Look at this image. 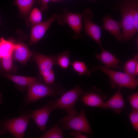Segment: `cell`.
Segmentation results:
<instances>
[{
    "label": "cell",
    "instance_id": "obj_9",
    "mask_svg": "<svg viewBox=\"0 0 138 138\" xmlns=\"http://www.w3.org/2000/svg\"><path fill=\"white\" fill-rule=\"evenodd\" d=\"M54 110L51 100L43 107L32 111L30 115V117L40 129L44 132L49 116Z\"/></svg>",
    "mask_w": 138,
    "mask_h": 138
},
{
    "label": "cell",
    "instance_id": "obj_12",
    "mask_svg": "<svg viewBox=\"0 0 138 138\" xmlns=\"http://www.w3.org/2000/svg\"><path fill=\"white\" fill-rule=\"evenodd\" d=\"M103 24L101 28L112 34L118 41L122 40V33L121 31V22L113 19L110 15L106 14L102 19Z\"/></svg>",
    "mask_w": 138,
    "mask_h": 138
},
{
    "label": "cell",
    "instance_id": "obj_19",
    "mask_svg": "<svg viewBox=\"0 0 138 138\" xmlns=\"http://www.w3.org/2000/svg\"><path fill=\"white\" fill-rule=\"evenodd\" d=\"M40 1V0H15V3L18 6L20 13L25 15L30 12L35 2Z\"/></svg>",
    "mask_w": 138,
    "mask_h": 138
},
{
    "label": "cell",
    "instance_id": "obj_16",
    "mask_svg": "<svg viewBox=\"0 0 138 138\" xmlns=\"http://www.w3.org/2000/svg\"><path fill=\"white\" fill-rule=\"evenodd\" d=\"M100 54H97L96 57L101 61L107 67L115 69L117 68L119 63V61L114 55L102 47Z\"/></svg>",
    "mask_w": 138,
    "mask_h": 138
},
{
    "label": "cell",
    "instance_id": "obj_26",
    "mask_svg": "<svg viewBox=\"0 0 138 138\" xmlns=\"http://www.w3.org/2000/svg\"><path fill=\"white\" fill-rule=\"evenodd\" d=\"M132 15L134 32L135 34L138 30V5L137 1H133Z\"/></svg>",
    "mask_w": 138,
    "mask_h": 138
},
{
    "label": "cell",
    "instance_id": "obj_11",
    "mask_svg": "<svg viewBox=\"0 0 138 138\" xmlns=\"http://www.w3.org/2000/svg\"><path fill=\"white\" fill-rule=\"evenodd\" d=\"M117 92L106 102H104L102 108L113 110L117 114H120L125 108V102L122 93V88L119 87Z\"/></svg>",
    "mask_w": 138,
    "mask_h": 138
},
{
    "label": "cell",
    "instance_id": "obj_8",
    "mask_svg": "<svg viewBox=\"0 0 138 138\" xmlns=\"http://www.w3.org/2000/svg\"><path fill=\"white\" fill-rule=\"evenodd\" d=\"M82 14V20L86 34L94 40L101 48L102 47L101 43V28L91 20L93 17L91 10L89 9H86L83 12Z\"/></svg>",
    "mask_w": 138,
    "mask_h": 138
},
{
    "label": "cell",
    "instance_id": "obj_36",
    "mask_svg": "<svg viewBox=\"0 0 138 138\" xmlns=\"http://www.w3.org/2000/svg\"></svg>",
    "mask_w": 138,
    "mask_h": 138
},
{
    "label": "cell",
    "instance_id": "obj_23",
    "mask_svg": "<svg viewBox=\"0 0 138 138\" xmlns=\"http://www.w3.org/2000/svg\"><path fill=\"white\" fill-rule=\"evenodd\" d=\"M73 69L78 72L79 75H90L91 72L84 62L75 61L72 64Z\"/></svg>",
    "mask_w": 138,
    "mask_h": 138
},
{
    "label": "cell",
    "instance_id": "obj_32",
    "mask_svg": "<svg viewBox=\"0 0 138 138\" xmlns=\"http://www.w3.org/2000/svg\"><path fill=\"white\" fill-rule=\"evenodd\" d=\"M5 133L3 129L0 127V134L1 135H3Z\"/></svg>",
    "mask_w": 138,
    "mask_h": 138
},
{
    "label": "cell",
    "instance_id": "obj_15",
    "mask_svg": "<svg viewBox=\"0 0 138 138\" xmlns=\"http://www.w3.org/2000/svg\"><path fill=\"white\" fill-rule=\"evenodd\" d=\"M34 58L40 73L52 70L53 65L56 64V56L49 57L38 53Z\"/></svg>",
    "mask_w": 138,
    "mask_h": 138
},
{
    "label": "cell",
    "instance_id": "obj_18",
    "mask_svg": "<svg viewBox=\"0 0 138 138\" xmlns=\"http://www.w3.org/2000/svg\"><path fill=\"white\" fill-rule=\"evenodd\" d=\"M15 45L11 41L1 38L0 39V59L12 54Z\"/></svg>",
    "mask_w": 138,
    "mask_h": 138
},
{
    "label": "cell",
    "instance_id": "obj_20",
    "mask_svg": "<svg viewBox=\"0 0 138 138\" xmlns=\"http://www.w3.org/2000/svg\"><path fill=\"white\" fill-rule=\"evenodd\" d=\"M60 123H56L52 128L39 137L41 138H63L62 131L60 126Z\"/></svg>",
    "mask_w": 138,
    "mask_h": 138
},
{
    "label": "cell",
    "instance_id": "obj_28",
    "mask_svg": "<svg viewBox=\"0 0 138 138\" xmlns=\"http://www.w3.org/2000/svg\"><path fill=\"white\" fill-rule=\"evenodd\" d=\"M133 110H138V93L136 92L128 97Z\"/></svg>",
    "mask_w": 138,
    "mask_h": 138
},
{
    "label": "cell",
    "instance_id": "obj_13",
    "mask_svg": "<svg viewBox=\"0 0 138 138\" xmlns=\"http://www.w3.org/2000/svg\"><path fill=\"white\" fill-rule=\"evenodd\" d=\"M92 89L93 90L92 91L83 93L81 96V101L89 106L102 108L104 102L99 93L100 91L97 92L98 89L97 88L96 91H95V88Z\"/></svg>",
    "mask_w": 138,
    "mask_h": 138
},
{
    "label": "cell",
    "instance_id": "obj_22",
    "mask_svg": "<svg viewBox=\"0 0 138 138\" xmlns=\"http://www.w3.org/2000/svg\"><path fill=\"white\" fill-rule=\"evenodd\" d=\"M71 52L67 50L57 56H56V64L61 67L66 69L71 64L69 60Z\"/></svg>",
    "mask_w": 138,
    "mask_h": 138
},
{
    "label": "cell",
    "instance_id": "obj_21",
    "mask_svg": "<svg viewBox=\"0 0 138 138\" xmlns=\"http://www.w3.org/2000/svg\"><path fill=\"white\" fill-rule=\"evenodd\" d=\"M138 64V55H135L134 57L129 60L125 64L124 66V72L129 75L135 77V71Z\"/></svg>",
    "mask_w": 138,
    "mask_h": 138
},
{
    "label": "cell",
    "instance_id": "obj_10",
    "mask_svg": "<svg viewBox=\"0 0 138 138\" xmlns=\"http://www.w3.org/2000/svg\"><path fill=\"white\" fill-rule=\"evenodd\" d=\"M57 14H54L47 20L32 26L30 44L38 42L43 37L51 24L56 19Z\"/></svg>",
    "mask_w": 138,
    "mask_h": 138
},
{
    "label": "cell",
    "instance_id": "obj_33",
    "mask_svg": "<svg viewBox=\"0 0 138 138\" xmlns=\"http://www.w3.org/2000/svg\"><path fill=\"white\" fill-rule=\"evenodd\" d=\"M2 95L1 93H0V104L2 103Z\"/></svg>",
    "mask_w": 138,
    "mask_h": 138
},
{
    "label": "cell",
    "instance_id": "obj_3",
    "mask_svg": "<svg viewBox=\"0 0 138 138\" xmlns=\"http://www.w3.org/2000/svg\"><path fill=\"white\" fill-rule=\"evenodd\" d=\"M94 71L99 70L107 74L109 77L111 86L115 88L118 86L125 87L132 89H135L138 84V80L125 73L114 71L106 67L98 66L93 69Z\"/></svg>",
    "mask_w": 138,
    "mask_h": 138
},
{
    "label": "cell",
    "instance_id": "obj_14",
    "mask_svg": "<svg viewBox=\"0 0 138 138\" xmlns=\"http://www.w3.org/2000/svg\"><path fill=\"white\" fill-rule=\"evenodd\" d=\"M32 55L31 52L25 44L22 43L15 44L12 53L14 60L24 65Z\"/></svg>",
    "mask_w": 138,
    "mask_h": 138
},
{
    "label": "cell",
    "instance_id": "obj_24",
    "mask_svg": "<svg viewBox=\"0 0 138 138\" xmlns=\"http://www.w3.org/2000/svg\"><path fill=\"white\" fill-rule=\"evenodd\" d=\"M42 15L41 11L37 8L32 9L29 18V22L33 26L41 22Z\"/></svg>",
    "mask_w": 138,
    "mask_h": 138
},
{
    "label": "cell",
    "instance_id": "obj_5",
    "mask_svg": "<svg viewBox=\"0 0 138 138\" xmlns=\"http://www.w3.org/2000/svg\"><path fill=\"white\" fill-rule=\"evenodd\" d=\"M30 117V115L23 114L17 118L7 120L2 122V128L5 133L8 132L16 138H23Z\"/></svg>",
    "mask_w": 138,
    "mask_h": 138
},
{
    "label": "cell",
    "instance_id": "obj_1",
    "mask_svg": "<svg viewBox=\"0 0 138 138\" xmlns=\"http://www.w3.org/2000/svg\"><path fill=\"white\" fill-rule=\"evenodd\" d=\"M64 93V89L60 84L48 85L37 81L28 87L26 101L30 103L49 96L56 98Z\"/></svg>",
    "mask_w": 138,
    "mask_h": 138
},
{
    "label": "cell",
    "instance_id": "obj_25",
    "mask_svg": "<svg viewBox=\"0 0 138 138\" xmlns=\"http://www.w3.org/2000/svg\"><path fill=\"white\" fill-rule=\"evenodd\" d=\"M1 65L3 69L7 72H10L13 68L12 54L8 56L0 59Z\"/></svg>",
    "mask_w": 138,
    "mask_h": 138
},
{
    "label": "cell",
    "instance_id": "obj_17",
    "mask_svg": "<svg viewBox=\"0 0 138 138\" xmlns=\"http://www.w3.org/2000/svg\"><path fill=\"white\" fill-rule=\"evenodd\" d=\"M18 85L23 87H28L33 83L38 81L35 77L15 75L8 74L3 76Z\"/></svg>",
    "mask_w": 138,
    "mask_h": 138
},
{
    "label": "cell",
    "instance_id": "obj_30",
    "mask_svg": "<svg viewBox=\"0 0 138 138\" xmlns=\"http://www.w3.org/2000/svg\"><path fill=\"white\" fill-rule=\"evenodd\" d=\"M71 135L75 138H87L88 137L79 131L74 130L70 133Z\"/></svg>",
    "mask_w": 138,
    "mask_h": 138
},
{
    "label": "cell",
    "instance_id": "obj_6",
    "mask_svg": "<svg viewBox=\"0 0 138 138\" xmlns=\"http://www.w3.org/2000/svg\"><path fill=\"white\" fill-rule=\"evenodd\" d=\"M82 17V14L72 13L64 9L62 13L57 15L56 19L60 25H68L74 32L73 38L76 39L83 37L81 33L83 26Z\"/></svg>",
    "mask_w": 138,
    "mask_h": 138
},
{
    "label": "cell",
    "instance_id": "obj_34",
    "mask_svg": "<svg viewBox=\"0 0 138 138\" xmlns=\"http://www.w3.org/2000/svg\"><path fill=\"white\" fill-rule=\"evenodd\" d=\"M51 1L53 2H57V1H60V0H51Z\"/></svg>",
    "mask_w": 138,
    "mask_h": 138
},
{
    "label": "cell",
    "instance_id": "obj_35",
    "mask_svg": "<svg viewBox=\"0 0 138 138\" xmlns=\"http://www.w3.org/2000/svg\"><path fill=\"white\" fill-rule=\"evenodd\" d=\"M1 24V22H0V25Z\"/></svg>",
    "mask_w": 138,
    "mask_h": 138
},
{
    "label": "cell",
    "instance_id": "obj_31",
    "mask_svg": "<svg viewBox=\"0 0 138 138\" xmlns=\"http://www.w3.org/2000/svg\"><path fill=\"white\" fill-rule=\"evenodd\" d=\"M50 0H40L41 3L40 8L41 10L46 11L48 10V4Z\"/></svg>",
    "mask_w": 138,
    "mask_h": 138
},
{
    "label": "cell",
    "instance_id": "obj_7",
    "mask_svg": "<svg viewBox=\"0 0 138 138\" xmlns=\"http://www.w3.org/2000/svg\"><path fill=\"white\" fill-rule=\"evenodd\" d=\"M133 2L126 3L120 9L122 16L120 22L123 31L122 40L124 42L130 40L135 34L132 15Z\"/></svg>",
    "mask_w": 138,
    "mask_h": 138
},
{
    "label": "cell",
    "instance_id": "obj_2",
    "mask_svg": "<svg viewBox=\"0 0 138 138\" xmlns=\"http://www.w3.org/2000/svg\"><path fill=\"white\" fill-rule=\"evenodd\" d=\"M83 93L82 88L79 85H77L73 89L64 93L59 99L51 100L54 109H62L68 115H77L78 112L75 109V106Z\"/></svg>",
    "mask_w": 138,
    "mask_h": 138
},
{
    "label": "cell",
    "instance_id": "obj_27",
    "mask_svg": "<svg viewBox=\"0 0 138 138\" xmlns=\"http://www.w3.org/2000/svg\"><path fill=\"white\" fill-rule=\"evenodd\" d=\"M131 123L134 128L138 131V110H133L129 115Z\"/></svg>",
    "mask_w": 138,
    "mask_h": 138
},
{
    "label": "cell",
    "instance_id": "obj_29",
    "mask_svg": "<svg viewBox=\"0 0 138 138\" xmlns=\"http://www.w3.org/2000/svg\"><path fill=\"white\" fill-rule=\"evenodd\" d=\"M43 79L46 85H51L54 84L55 81V75L53 70L49 75Z\"/></svg>",
    "mask_w": 138,
    "mask_h": 138
},
{
    "label": "cell",
    "instance_id": "obj_4",
    "mask_svg": "<svg viewBox=\"0 0 138 138\" xmlns=\"http://www.w3.org/2000/svg\"><path fill=\"white\" fill-rule=\"evenodd\" d=\"M59 123L61 128L64 130L73 129L89 134H91L92 131L87 119L83 109L77 116L68 115L61 119Z\"/></svg>",
    "mask_w": 138,
    "mask_h": 138
}]
</instances>
